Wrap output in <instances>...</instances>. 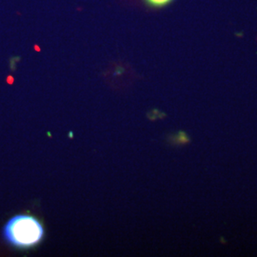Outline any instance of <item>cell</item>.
Here are the masks:
<instances>
[{
	"label": "cell",
	"instance_id": "7a4b0ae2",
	"mask_svg": "<svg viewBox=\"0 0 257 257\" xmlns=\"http://www.w3.org/2000/svg\"><path fill=\"white\" fill-rule=\"evenodd\" d=\"M171 141L175 145H186L191 143V138L186 132L180 131L176 136L171 138Z\"/></svg>",
	"mask_w": 257,
	"mask_h": 257
},
{
	"label": "cell",
	"instance_id": "3957f363",
	"mask_svg": "<svg viewBox=\"0 0 257 257\" xmlns=\"http://www.w3.org/2000/svg\"><path fill=\"white\" fill-rule=\"evenodd\" d=\"M143 1L151 8L160 9L170 5L174 0H143Z\"/></svg>",
	"mask_w": 257,
	"mask_h": 257
},
{
	"label": "cell",
	"instance_id": "6da1fadb",
	"mask_svg": "<svg viewBox=\"0 0 257 257\" xmlns=\"http://www.w3.org/2000/svg\"><path fill=\"white\" fill-rule=\"evenodd\" d=\"M45 230L41 222L30 214H19L12 217L3 228V237L16 248L36 247L43 238Z\"/></svg>",
	"mask_w": 257,
	"mask_h": 257
}]
</instances>
